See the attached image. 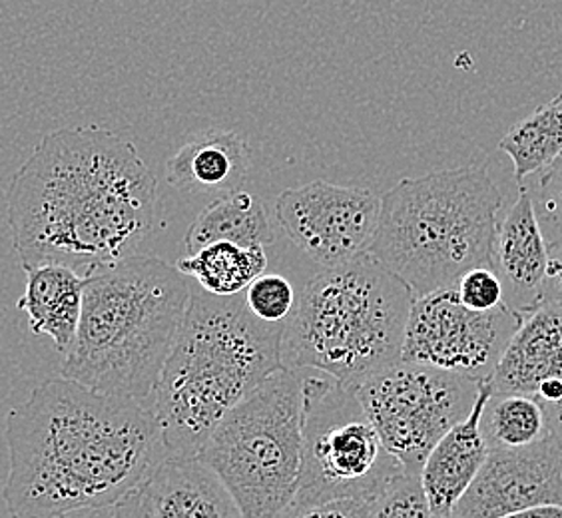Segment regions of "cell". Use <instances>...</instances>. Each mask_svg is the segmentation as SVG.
<instances>
[{
    "label": "cell",
    "mask_w": 562,
    "mask_h": 518,
    "mask_svg": "<svg viewBox=\"0 0 562 518\" xmlns=\"http://www.w3.org/2000/svg\"><path fill=\"white\" fill-rule=\"evenodd\" d=\"M158 182L131 140L98 126L48 132L12 176L7 222L22 270L80 275L131 258L156 224Z\"/></svg>",
    "instance_id": "obj_1"
},
{
    "label": "cell",
    "mask_w": 562,
    "mask_h": 518,
    "mask_svg": "<svg viewBox=\"0 0 562 518\" xmlns=\"http://www.w3.org/2000/svg\"><path fill=\"white\" fill-rule=\"evenodd\" d=\"M11 518L112 507L170 457L150 407L46 379L7 415Z\"/></svg>",
    "instance_id": "obj_2"
},
{
    "label": "cell",
    "mask_w": 562,
    "mask_h": 518,
    "mask_svg": "<svg viewBox=\"0 0 562 518\" xmlns=\"http://www.w3.org/2000/svg\"><path fill=\"white\" fill-rule=\"evenodd\" d=\"M281 337L283 325L258 319L244 293L192 292L148 403L170 457H198L217 423L283 369Z\"/></svg>",
    "instance_id": "obj_3"
},
{
    "label": "cell",
    "mask_w": 562,
    "mask_h": 518,
    "mask_svg": "<svg viewBox=\"0 0 562 518\" xmlns=\"http://www.w3.org/2000/svg\"><path fill=\"white\" fill-rule=\"evenodd\" d=\"M192 292L182 271L154 256L134 254L88 271L82 317L60 378L148 405Z\"/></svg>",
    "instance_id": "obj_4"
},
{
    "label": "cell",
    "mask_w": 562,
    "mask_h": 518,
    "mask_svg": "<svg viewBox=\"0 0 562 518\" xmlns=\"http://www.w3.org/2000/svg\"><path fill=\"white\" fill-rule=\"evenodd\" d=\"M413 302L412 288L368 254L322 268L283 324V369H312L361 387L400 363Z\"/></svg>",
    "instance_id": "obj_5"
},
{
    "label": "cell",
    "mask_w": 562,
    "mask_h": 518,
    "mask_svg": "<svg viewBox=\"0 0 562 518\" xmlns=\"http://www.w3.org/2000/svg\"><path fill=\"white\" fill-rule=\"evenodd\" d=\"M503 195L485 168L403 178L381 195L368 256L405 281L415 297L454 288L491 266Z\"/></svg>",
    "instance_id": "obj_6"
},
{
    "label": "cell",
    "mask_w": 562,
    "mask_h": 518,
    "mask_svg": "<svg viewBox=\"0 0 562 518\" xmlns=\"http://www.w3.org/2000/svg\"><path fill=\"white\" fill-rule=\"evenodd\" d=\"M303 375L281 369L227 413L198 454L244 518L290 507L302 473Z\"/></svg>",
    "instance_id": "obj_7"
},
{
    "label": "cell",
    "mask_w": 562,
    "mask_h": 518,
    "mask_svg": "<svg viewBox=\"0 0 562 518\" xmlns=\"http://www.w3.org/2000/svg\"><path fill=\"white\" fill-rule=\"evenodd\" d=\"M407 475L387 453L357 397L336 379L303 378L302 473L293 498L373 503Z\"/></svg>",
    "instance_id": "obj_8"
},
{
    "label": "cell",
    "mask_w": 562,
    "mask_h": 518,
    "mask_svg": "<svg viewBox=\"0 0 562 518\" xmlns=\"http://www.w3.org/2000/svg\"><path fill=\"white\" fill-rule=\"evenodd\" d=\"M483 383L400 361L357 387V397L387 453L409 476L422 475L432 447L475 407Z\"/></svg>",
    "instance_id": "obj_9"
},
{
    "label": "cell",
    "mask_w": 562,
    "mask_h": 518,
    "mask_svg": "<svg viewBox=\"0 0 562 518\" xmlns=\"http://www.w3.org/2000/svg\"><path fill=\"white\" fill-rule=\"evenodd\" d=\"M522 319L508 305L473 312L454 288L427 293L413 302L401 361L487 383Z\"/></svg>",
    "instance_id": "obj_10"
},
{
    "label": "cell",
    "mask_w": 562,
    "mask_h": 518,
    "mask_svg": "<svg viewBox=\"0 0 562 518\" xmlns=\"http://www.w3.org/2000/svg\"><path fill=\"white\" fill-rule=\"evenodd\" d=\"M381 198L368 188L324 180L283 190L276 217L285 236L322 268L368 254L378 232Z\"/></svg>",
    "instance_id": "obj_11"
},
{
    "label": "cell",
    "mask_w": 562,
    "mask_h": 518,
    "mask_svg": "<svg viewBox=\"0 0 562 518\" xmlns=\"http://www.w3.org/2000/svg\"><path fill=\"white\" fill-rule=\"evenodd\" d=\"M541 505L562 507V441L554 432L522 449L488 451L451 517L503 518Z\"/></svg>",
    "instance_id": "obj_12"
},
{
    "label": "cell",
    "mask_w": 562,
    "mask_h": 518,
    "mask_svg": "<svg viewBox=\"0 0 562 518\" xmlns=\"http://www.w3.org/2000/svg\"><path fill=\"white\" fill-rule=\"evenodd\" d=\"M116 507L122 518H244L224 483L198 457H168Z\"/></svg>",
    "instance_id": "obj_13"
},
{
    "label": "cell",
    "mask_w": 562,
    "mask_h": 518,
    "mask_svg": "<svg viewBox=\"0 0 562 518\" xmlns=\"http://www.w3.org/2000/svg\"><path fill=\"white\" fill-rule=\"evenodd\" d=\"M547 263L549 241L527 188L520 185L517 202L498 224L491 254V268L503 283L505 305L513 312L529 315L541 307Z\"/></svg>",
    "instance_id": "obj_14"
},
{
    "label": "cell",
    "mask_w": 562,
    "mask_h": 518,
    "mask_svg": "<svg viewBox=\"0 0 562 518\" xmlns=\"http://www.w3.org/2000/svg\"><path fill=\"white\" fill-rule=\"evenodd\" d=\"M488 399L491 387L487 381L479 391L475 407L465 421L454 425L432 447L423 464L419 481L435 518L451 517L457 503L463 498L467 488L475 481L481 466L487 461L488 447L481 431V417Z\"/></svg>",
    "instance_id": "obj_15"
},
{
    "label": "cell",
    "mask_w": 562,
    "mask_h": 518,
    "mask_svg": "<svg viewBox=\"0 0 562 518\" xmlns=\"http://www.w3.org/2000/svg\"><path fill=\"white\" fill-rule=\"evenodd\" d=\"M562 379V303L525 315L488 379L491 395L532 397L542 381Z\"/></svg>",
    "instance_id": "obj_16"
},
{
    "label": "cell",
    "mask_w": 562,
    "mask_h": 518,
    "mask_svg": "<svg viewBox=\"0 0 562 518\" xmlns=\"http://www.w3.org/2000/svg\"><path fill=\"white\" fill-rule=\"evenodd\" d=\"M248 172V144L227 130H210L195 136L166 164L168 184L190 195L220 198L238 192Z\"/></svg>",
    "instance_id": "obj_17"
},
{
    "label": "cell",
    "mask_w": 562,
    "mask_h": 518,
    "mask_svg": "<svg viewBox=\"0 0 562 518\" xmlns=\"http://www.w3.org/2000/svg\"><path fill=\"white\" fill-rule=\"evenodd\" d=\"M26 271V288L16 307L29 317L34 335L53 339L66 356L75 344L85 303V275L60 263H43Z\"/></svg>",
    "instance_id": "obj_18"
},
{
    "label": "cell",
    "mask_w": 562,
    "mask_h": 518,
    "mask_svg": "<svg viewBox=\"0 0 562 518\" xmlns=\"http://www.w3.org/2000/svg\"><path fill=\"white\" fill-rule=\"evenodd\" d=\"M238 244L244 248H266L273 241L268 210L249 192L220 195L207 204L186 232V249L194 254L210 244Z\"/></svg>",
    "instance_id": "obj_19"
},
{
    "label": "cell",
    "mask_w": 562,
    "mask_h": 518,
    "mask_svg": "<svg viewBox=\"0 0 562 518\" xmlns=\"http://www.w3.org/2000/svg\"><path fill=\"white\" fill-rule=\"evenodd\" d=\"M186 278H194L212 295H238L268 268L266 248H244L238 244H210L176 261Z\"/></svg>",
    "instance_id": "obj_20"
},
{
    "label": "cell",
    "mask_w": 562,
    "mask_h": 518,
    "mask_svg": "<svg viewBox=\"0 0 562 518\" xmlns=\"http://www.w3.org/2000/svg\"><path fill=\"white\" fill-rule=\"evenodd\" d=\"M498 148L513 160L519 185L559 160L562 156V94L508 130L498 142Z\"/></svg>",
    "instance_id": "obj_21"
},
{
    "label": "cell",
    "mask_w": 562,
    "mask_h": 518,
    "mask_svg": "<svg viewBox=\"0 0 562 518\" xmlns=\"http://www.w3.org/2000/svg\"><path fill=\"white\" fill-rule=\"evenodd\" d=\"M481 431L488 451L530 447L552 432L541 403L527 395H491Z\"/></svg>",
    "instance_id": "obj_22"
},
{
    "label": "cell",
    "mask_w": 562,
    "mask_h": 518,
    "mask_svg": "<svg viewBox=\"0 0 562 518\" xmlns=\"http://www.w3.org/2000/svg\"><path fill=\"white\" fill-rule=\"evenodd\" d=\"M249 312L266 324H285L295 307V292L290 281L278 273H261L244 292Z\"/></svg>",
    "instance_id": "obj_23"
},
{
    "label": "cell",
    "mask_w": 562,
    "mask_h": 518,
    "mask_svg": "<svg viewBox=\"0 0 562 518\" xmlns=\"http://www.w3.org/2000/svg\"><path fill=\"white\" fill-rule=\"evenodd\" d=\"M368 518H432L419 476H400L369 505Z\"/></svg>",
    "instance_id": "obj_24"
},
{
    "label": "cell",
    "mask_w": 562,
    "mask_h": 518,
    "mask_svg": "<svg viewBox=\"0 0 562 518\" xmlns=\"http://www.w3.org/2000/svg\"><path fill=\"white\" fill-rule=\"evenodd\" d=\"M539 173L541 176L535 185V198L530 195V200L542 234L549 232L551 241H554L562 238V156Z\"/></svg>",
    "instance_id": "obj_25"
},
{
    "label": "cell",
    "mask_w": 562,
    "mask_h": 518,
    "mask_svg": "<svg viewBox=\"0 0 562 518\" xmlns=\"http://www.w3.org/2000/svg\"><path fill=\"white\" fill-rule=\"evenodd\" d=\"M454 292L465 307L481 314L505 305L503 283L491 266L467 271L465 275L454 283Z\"/></svg>",
    "instance_id": "obj_26"
},
{
    "label": "cell",
    "mask_w": 562,
    "mask_h": 518,
    "mask_svg": "<svg viewBox=\"0 0 562 518\" xmlns=\"http://www.w3.org/2000/svg\"><path fill=\"white\" fill-rule=\"evenodd\" d=\"M369 505L356 498H331V500H302L293 498L290 507L276 518H368Z\"/></svg>",
    "instance_id": "obj_27"
},
{
    "label": "cell",
    "mask_w": 562,
    "mask_h": 518,
    "mask_svg": "<svg viewBox=\"0 0 562 518\" xmlns=\"http://www.w3.org/2000/svg\"><path fill=\"white\" fill-rule=\"evenodd\" d=\"M544 303H562V238L549 241V263L542 285Z\"/></svg>",
    "instance_id": "obj_28"
},
{
    "label": "cell",
    "mask_w": 562,
    "mask_h": 518,
    "mask_svg": "<svg viewBox=\"0 0 562 518\" xmlns=\"http://www.w3.org/2000/svg\"><path fill=\"white\" fill-rule=\"evenodd\" d=\"M56 518H122L120 515L119 507L112 505V507H100V508H82V510H72V513H66Z\"/></svg>",
    "instance_id": "obj_29"
},
{
    "label": "cell",
    "mask_w": 562,
    "mask_h": 518,
    "mask_svg": "<svg viewBox=\"0 0 562 518\" xmlns=\"http://www.w3.org/2000/svg\"><path fill=\"white\" fill-rule=\"evenodd\" d=\"M503 518H562V507L561 505H541V507L527 508Z\"/></svg>",
    "instance_id": "obj_30"
},
{
    "label": "cell",
    "mask_w": 562,
    "mask_h": 518,
    "mask_svg": "<svg viewBox=\"0 0 562 518\" xmlns=\"http://www.w3.org/2000/svg\"><path fill=\"white\" fill-rule=\"evenodd\" d=\"M542 409L547 413L551 431L562 441V397L561 401H557L551 407H542Z\"/></svg>",
    "instance_id": "obj_31"
},
{
    "label": "cell",
    "mask_w": 562,
    "mask_h": 518,
    "mask_svg": "<svg viewBox=\"0 0 562 518\" xmlns=\"http://www.w3.org/2000/svg\"><path fill=\"white\" fill-rule=\"evenodd\" d=\"M432 518H435V517H432ZM437 518H454V517H437Z\"/></svg>",
    "instance_id": "obj_32"
}]
</instances>
